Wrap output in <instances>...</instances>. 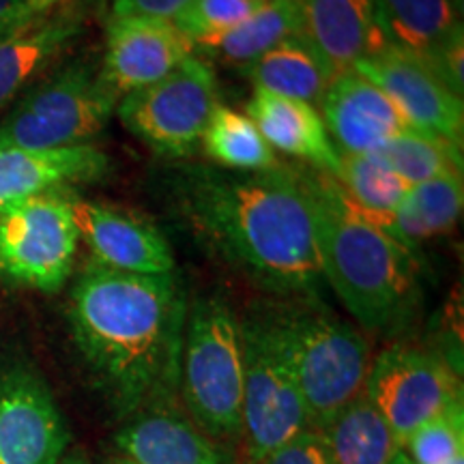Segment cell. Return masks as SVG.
Listing matches in <instances>:
<instances>
[{
  "mask_svg": "<svg viewBox=\"0 0 464 464\" xmlns=\"http://www.w3.org/2000/svg\"><path fill=\"white\" fill-rule=\"evenodd\" d=\"M188 305L177 274H121L92 263L75 280L73 342L121 421L179 402Z\"/></svg>",
  "mask_w": 464,
  "mask_h": 464,
  "instance_id": "1",
  "label": "cell"
},
{
  "mask_svg": "<svg viewBox=\"0 0 464 464\" xmlns=\"http://www.w3.org/2000/svg\"><path fill=\"white\" fill-rule=\"evenodd\" d=\"M185 216L198 235L254 282L284 297H316L323 288L314 219L297 174H191L183 185Z\"/></svg>",
  "mask_w": 464,
  "mask_h": 464,
  "instance_id": "2",
  "label": "cell"
},
{
  "mask_svg": "<svg viewBox=\"0 0 464 464\" xmlns=\"http://www.w3.org/2000/svg\"><path fill=\"white\" fill-rule=\"evenodd\" d=\"M299 179L314 219L323 280L365 332H402L421 304L417 252L348 205L334 177Z\"/></svg>",
  "mask_w": 464,
  "mask_h": 464,
  "instance_id": "3",
  "label": "cell"
},
{
  "mask_svg": "<svg viewBox=\"0 0 464 464\" xmlns=\"http://www.w3.org/2000/svg\"><path fill=\"white\" fill-rule=\"evenodd\" d=\"M260 314L297 381L312 430L362 396L372 353L359 329L316 304V297H297Z\"/></svg>",
  "mask_w": 464,
  "mask_h": 464,
  "instance_id": "4",
  "label": "cell"
},
{
  "mask_svg": "<svg viewBox=\"0 0 464 464\" xmlns=\"http://www.w3.org/2000/svg\"><path fill=\"white\" fill-rule=\"evenodd\" d=\"M179 402L189 420L230 450L243 430L241 318L218 295L188 305L179 372Z\"/></svg>",
  "mask_w": 464,
  "mask_h": 464,
  "instance_id": "5",
  "label": "cell"
},
{
  "mask_svg": "<svg viewBox=\"0 0 464 464\" xmlns=\"http://www.w3.org/2000/svg\"><path fill=\"white\" fill-rule=\"evenodd\" d=\"M116 102L84 63L61 72L28 92L0 123V149H65L89 144L114 114Z\"/></svg>",
  "mask_w": 464,
  "mask_h": 464,
  "instance_id": "6",
  "label": "cell"
},
{
  "mask_svg": "<svg viewBox=\"0 0 464 464\" xmlns=\"http://www.w3.org/2000/svg\"><path fill=\"white\" fill-rule=\"evenodd\" d=\"M80 232L72 198L45 191L0 207V280L58 293L73 271Z\"/></svg>",
  "mask_w": 464,
  "mask_h": 464,
  "instance_id": "7",
  "label": "cell"
},
{
  "mask_svg": "<svg viewBox=\"0 0 464 464\" xmlns=\"http://www.w3.org/2000/svg\"><path fill=\"white\" fill-rule=\"evenodd\" d=\"M243 338V430L246 464H254L312 430L301 392L265 316L241 321Z\"/></svg>",
  "mask_w": 464,
  "mask_h": 464,
  "instance_id": "8",
  "label": "cell"
},
{
  "mask_svg": "<svg viewBox=\"0 0 464 464\" xmlns=\"http://www.w3.org/2000/svg\"><path fill=\"white\" fill-rule=\"evenodd\" d=\"M218 108L216 73L191 54L158 82L116 103V114L130 133L166 158L191 155Z\"/></svg>",
  "mask_w": 464,
  "mask_h": 464,
  "instance_id": "9",
  "label": "cell"
},
{
  "mask_svg": "<svg viewBox=\"0 0 464 464\" xmlns=\"http://www.w3.org/2000/svg\"><path fill=\"white\" fill-rule=\"evenodd\" d=\"M363 393L400 445L423 423L462 402L454 368L439 353L413 344H393L372 359Z\"/></svg>",
  "mask_w": 464,
  "mask_h": 464,
  "instance_id": "10",
  "label": "cell"
},
{
  "mask_svg": "<svg viewBox=\"0 0 464 464\" xmlns=\"http://www.w3.org/2000/svg\"><path fill=\"white\" fill-rule=\"evenodd\" d=\"M72 432L44 376L26 363L0 370V464H61Z\"/></svg>",
  "mask_w": 464,
  "mask_h": 464,
  "instance_id": "11",
  "label": "cell"
},
{
  "mask_svg": "<svg viewBox=\"0 0 464 464\" xmlns=\"http://www.w3.org/2000/svg\"><path fill=\"white\" fill-rule=\"evenodd\" d=\"M355 72L390 97L411 130L462 147L464 100L421 58L382 45L359 61Z\"/></svg>",
  "mask_w": 464,
  "mask_h": 464,
  "instance_id": "12",
  "label": "cell"
},
{
  "mask_svg": "<svg viewBox=\"0 0 464 464\" xmlns=\"http://www.w3.org/2000/svg\"><path fill=\"white\" fill-rule=\"evenodd\" d=\"M196 54L194 45L172 24L158 17H112L100 80L116 102L158 82Z\"/></svg>",
  "mask_w": 464,
  "mask_h": 464,
  "instance_id": "13",
  "label": "cell"
},
{
  "mask_svg": "<svg viewBox=\"0 0 464 464\" xmlns=\"http://www.w3.org/2000/svg\"><path fill=\"white\" fill-rule=\"evenodd\" d=\"M72 208L80 239L97 265L136 276L177 274L172 249L153 224L82 198H72Z\"/></svg>",
  "mask_w": 464,
  "mask_h": 464,
  "instance_id": "14",
  "label": "cell"
},
{
  "mask_svg": "<svg viewBox=\"0 0 464 464\" xmlns=\"http://www.w3.org/2000/svg\"><path fill=\"white\" fill-rule=\"evenodd\" d=\"M321 119L338 153H376L411 130L379 86L362 73H338L321 100Z\"/></svg>",
  "mask_w": 464,
  "mask_h": 464,
  "instance_id": "15",
  "label": "cell"
},
{
  "mask_svg": "<svg viewBox=\"0 0 464 464\" xmlns=\"http://www.w3.org/2000/svg\"><path fill=\"white\" fill-rule=\"evenodd\" d=\"M114 445L133 464H235L230 450L208 439L181 402L147 406L127 417Z\"/></svg>",
  "mask_w": 464,
  "mask_h": 464,
  "instance_id": "16",
  "label": "cell"
},
{
  "mask_svg": "<svg viewBox=\"0 0 464 464\" xmlns=\"http://www.w3.org/2000/svg\"><path fill=\"white\" fill-rule=\"evenodd\" d=\"M297 37L334 78L387 45L374 0H299Z\"/></svg>",
  "mask_w": 464,
  "mask_h": 464,
  "instance_id": "17",
  "label": "cell"
},
{
  "mask_svg": "<svg viewBox=\"0 0 464 464\" xmlns=\"http://www.w3.org/2000/svg\"><path fill=\"white\" fill-rule=\"evenodd\" d=\"M108 155L92 144L65 149H0V207L54 191L61 185L100 181Z\"/></svg>",
  "mask_w": 464,
  "mask_h": 464,
  "instance_id": "18",
  "label": "cell"
},
{
  "mask_svg": "<svg viewBox=\"0 0 464 464\" xmlns=\"http://www.w3.org/2000/svg\"><path fill=\"white\" fill-rule=\"evenodd\" d=\"M246 114L271 149L301 160L334 177L340 153L329 138L321 112L312 103L254 89Z\"/></svg>",
  "mask_w": 464,
  "mask_h": 464,
  "instance_id": "19",
  "label": "cell"
},
{
  "mask_svg": "<svg viewBox=\"0 0 464 464\" xmlns=\"http://www.w3.org/2000/svg\"><path fill=\"white\" fill-rule=\"evenodd\" d=\"M80 31V15L44 14L0 39V110L65 52Z\"/></svg>",
  "mask_w": 464,
  "mask_h": 464,
  "instance_id": "20",
  "label": "cell"
},
{
  "mask_svg": "<svg viewBox=\"0 0 464 464\" xmlns=\"http://www.w3.org/2000/svg\"><path fill=\"white\" fill-rule=\"evenodd\" d=\"M374 5L385 44L426 63L462 28L460 0H374Z\"/></svg>",
  "mask_w": 464,
  "mask_h": 464,
  "instance_id": "21",
  "label": "cell"
},
{
  "mask_svg": "<svg viewBox=\"0 0 464 464\" xmlns=\"http://www.w3.org/2000/svg\"><path fill=\"white\" fill-rule=\"evenodd\" d=\"M329 464H392L402 445L376 406L362 393L316 430Z\"/></svg>",
  "mask_w": 464,
  "mask_h": 464,
  "instance_id": "22",
  "label": "cell"
},
{
  "mask_svg": "<svg viewBox=\"0 0 464 464\" xmlns=\"http://www.w3.org/2000/svg\"><path fill=\"white\" fill-rule=\"evenodd\" d=\"M254 89L305 103H321L334 75L301 39H284L246 67Z\"/></svg>",
  "mask_w": 464,
  "mask_h": 464,
  "instance_id": "23",
  "label": "cell"
},
{
  "mask_svg": "<svg viewBox=\"0 0 464 464\" xmlns=\"http://www.w3.org/2000/svg\"><path fill=\"white\" fill-rule=\"evenodd\" d=\"M299 31V0H266L247 20L228 33L194 45V52L218 58L226 65L249 67L265 52Z\"/></svg>",
  "mask_w": 464,
  "mask_h": 464,
  "instance_id": "24",
  "label": "cell"
},
{
  "mask_svg": "<svg viewBox=\"0 0 464 464\" xmlns=\"http://www.w3.org/2000/svg\"><path fill=\"white\" fill-rule=\"evenodd\" d=\"M334 181L340 185L348 205L390 235L393 211L406 198L411 185L387 164L381 153H340Z\"/></svg>",
  "mask_w": 464,
  "mask_h": 464,
  "instance_id": "25",
  "label": "cell"
},
{
  "mask_svg": "<svg viewBox=\"0 0 464 464\" xmlns=\"http://www.w3.org/2000/svg\"><path fill=\"white\" fill-rule=\"evenodd\" d=\"M200 142L208 158L228 170L266 172L280 166L274 149L265 142L252 119L219 103Z\"/></svg>",
  "mask_w": 464,
  "mask_h": 464,
  "instance_id": "26",
  "label": "cell"
},
{
  "mask_svg": "<svg viewBox=\"0 0 464 464\" xmlns=\"http://www.w3.org/2000/svg\"><path fill=\"white\" fill-rule=\"evenodd\" d=\"M376 153L411 188L445 174H462V147L415 130L402 131Z\"/></svg>",
  "mask_w": 464,
  "mask_h": 464,
  "instance_id": "27",
  "label": "cell"
},
{
  "mask_svg": "<svg viewBox=\"0 0 464 464\" xmlns=\"http://www.w3.org/2000/svg\"><path fill=\"white\" fill-rule=\"evenodd\" d=\"M406 207L426 230L428 239L450 232L458 224L464 207L462 174H445L413 185L406 194Z\"/></svg>",
  "mask_w": 464,
  "mask_h": 464,
  "instance_id": "28",
  "label": "cell"
},
{
  "mask_svg": "<svg viewBox=\"0 0 464 464\" xmlns=\"http://www.w3.org/2000/svg\"><path fill=\"white\" fill-rule=\"evenodd\" d=\"M402 451L413 464H456L464 460L462 402H456L417 428L404 440Z\"/></svg>",
  "mask_w": 464,
  "mask_h": 464,
  "instance_id": "29",
  "label": "cell"
},
{
  "mask_svg": "<svg viewBox=\"0 0 464 464\" xmlns=\"http://www.w3.org/2000/svg\"><path fill=\"white\" fill-rule=\"evenodd\" d=\"M265 3L266 0H189L188 7L172 17V24L191 45H198L241 24Z\"/></svg>",
  "mask_w": 464,
  "mask_h": 464,
  "instance_id": "30",
  "label": "cell"
},
{
  "mask_svg": "<svg viewBox=\"0 0 464 464\" xmlns=\"http://www.w3.org/2000/svg\"><path fill=\"white\" fill-rule=\"evenodd\" d=\"M254 464H329V460L324 456L321 434L305 430Z\"/></svg>",
  "mask_w": 464,
  "mask_h": 464,
  "instance_id": "31",
  "label": "cell"
},
{
  "mask_svg": "<svg viewBox=\"0 0 464 464\" xmlns=\"http://www.w3.org/2000/svg\"><path fill=\"white\" fill-rule=\"evenodd\" d=\"M426 63V61H423ZM432 72L454 91L458 97L464 95V31H456L434 56L428 61Z\"/></svg>",
  "mask_w": 464,
  "mask_h": 464,
  "instance_id": "32",
  "label": "cell"
},
{
  "mask_svg": "<svg viewBox=\"0 0 464 464\" xmlns=\"http://www.w3.org/2000/svg\"><path fill=\"white\" fill-rule=\"evenodd\" d=\"M189 0H110L112 17H158L172 20Z\"/></svg>",
  "mask_w": 464,
  "mask_h": 464,
  "instance_id": "33",
  "label": "cell"
},
{
  "mask_svg": "<svg viewBox=\"0 0 464 464\" xmlns=\"http://www.w3.org/2000/svg\"><path fill=\"white\" fill-rule=\"evenodd\" d=\"M44 14L48 11H42L39 0H0V39Z\"/></svg>",
  "mask_w": 464,
  "mask_h": 464,
  "instance_id": "34",
  "label": "cell"
},
{
  "mask_svg": "<svg viewBox=\"0 0 464 464\" xmlns=\"http://www.w3.org/2000/svg\"><path fill=\"white\" fill-rule=\"evenodd\" d=\"M61 464H92V462H91V458L86 456L84 450L72 448V450H69L67 454H65V458H63Z\"/></svg>",
  "mask_w": 464,
  "mask_h": 464,
  "instance_id": "35",
  "label": "cell"
},
{
  "mask_svg": "<svg viewBox=\"0 0 464 464\" xmlns=\"http://www.w3.org/2000/svg\"><path fill=\"white\" fill-rule=\"evenodd\" d=\"M102 464H133V462L130 460V458H125V456H121V454H114V456H108Z\"/></svg>",
  "mask_w": 464,
  "mask_h": 464,
  "instance_id": "36",
  "label": "cell"
},
{
  "mask_svg": "<svg viewBox=\"0 0 464 464\" xmlns=\"http://www.w3.org/2000/svg\"><path fill=\"white\" fill-rule=\"evenodd\" d=\"M65 3V0H39V5H42L44 11H50L52 7H56V5Z\"/></svg>",
  "mask_w": 464,
  "mask_h": 464,
  "instance_id": "37",
  "label": "cell"
},
{
  "mask_svg": "<svg viewBox=\"0 0 464 464\" xmlns=\"http://www.w3.org/2000/svg\"><path fill=\"white\" fill-rule=\"evenodd\" d=\"M392 464H413V462H411L409 458H406L404 451H400V454H398V456L393 458V460H392Z\"/></svg>",
  "mask_w": 464,
  "mask_h": 464,
  "instance_id": "38",
  "label": "cell"
}]
</instances>
